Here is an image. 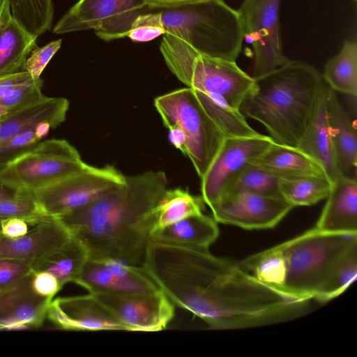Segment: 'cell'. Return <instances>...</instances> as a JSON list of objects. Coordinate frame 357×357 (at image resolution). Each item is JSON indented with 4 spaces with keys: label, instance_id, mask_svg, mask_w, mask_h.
Listing matches in <instances>:
<instances>
[{
    "label": "cell",
    "instance_id": "cell-1",
    "mask_svg": "<svg viewBox=\"0 0 357 357\" xmlns=\"http://www.w3.org/2000/svg\"><path fill=\"white\" fill-rule=\"evenodd\" d=\"M141 267L174 305L212 329L283 322L301 316L307 307L208 248L150 240Z\"/></svg>",
    "mask_w": 357,
    "mask_h": 357
},
{
    "label": "cell",
    "instance_id": "cell-2",
    "mask_svg": "<svg viewBox=\"0 0 357 357\" xmlns=\"http://www.w3.org/2000/svg\"><path fill=\"white\" fill-rule=\"evenodd\" d=\"M167 185L162 171L126 176L120 187L54 218L85 245L90 259H116L140 267L150 241L153 210Z\"/></svg>",
    "mask_w": 357,
    "mask_h": 357
},
{
    "label": "cell",
    "instance_id": "cell-3",
    "mask_svg": "<svg viewBox=\"0 0 357 357\" xmlns=\"http://www.w3.org/2000/svg\"><path fill=\"white\" fill-rule=\"evenodd\" d=\"M254 79L239 111L261 123L274 142L297 147L326 84L321 74L307 63L289 60Z\"/></svg>",
    "mask_w": 357,
    "mask_h": 357
},
{
    "label": "cell",
    "instance_id": "cell-4",
    "mask_svg": "<svg viewBox=\"0 0 357 357\" xmlns=\"http://www.w3.org/2000/svg\"><path fill=\"white\" fill-rule=\"evenodd\" d=\"M162 27L165 33L183 40L198 53L236 61L243 40L237 10L223 0H198L177 4L149 3L132 28Z\"/></svg>",
    "mask_w": 357,
    "mask_h": 357
},
{
    "label": "cell",
    "instance_id": "cell-5",
    "mask_svg": "<svg viewBox=\"0 0 357 357\" xmlns=\"http://www.w3.org/2000/svg\"><path fill=\"white\" fill-rule=\"evenodd\" d=\"M279 246L287 265L282 292L309 301L317 299L335 268L357 251V234L324 232L314 227Z\"/></svg>",
    "mask_w": 357,
    "mask_h": 357
},
{
    "label": "cell",
    "instance_id": "cell-6",
    "mask_svg": "<svg viewBox=\"0 0 357 357\" xmlns=\"http://www.w3.org/2000/svg\"><path fill=\"white\" fill-rule=\"evenodd\" d=\"M160 50L169 70L186 87L215 97L239 110L255 79L234 61L202 55L175 36L165 33Z\"/></svg>",
    "mask_w": 357,
    "mask_h": 357
},
{
    "label": "cell",
    "instance_id": "cell-7",
    "mask_svg": "<svg viewBox=\"0 0 357 357\" xmlns=\"http://www.w3.org/2000/svg\"><path fill=\"white\" fill-rule=\"evenodd\" d=\"M153 105L167 128L176 127L184 135L183 154L201 179L222 146L225 135L204 110L192 89L185 87L158 96Z\"/></svg>",
    "mask_w": 357,
    "mask_h": 357
},
{
    "label": "cell",
    "instance_id": "cell-8",
    "mask_svg": "<svg viewBox=\"0 0 357 357\" xmlns=\"http://www.w3.org/2000/svg\"><path fill=\"white\" fill-rule=\"evenodd\" d=\"M86 165L76 148L66 140L44 139L0 169V184L15 191H31Z\"/></svg>",
    "mask_w": 357,
    "mask_h": 357
},
{
    "label": "cell",
    "instance_id": "cell-9",
    "mask_svg": "<svg viewBox=\"0 0 357 357\" xmlns=\"http://www.w3.org/2000/svg\"><path fill=\"white\" fill-rule=\"evenodd\" d=\"M125 182L126 176L114 166L87 164L62 179L28 192L45 216L56 218L91 204Z\"/></svg>",
    "mask_w": 357,
    "mask_h": 357
},
{
    "label": "cell",
    "instance_id": "cell-10",
    "mask_svg": "<svg viewBox=\"0 0 357 357\" xmlns=\"http://www.w3.org/2000/svg\"><path fill=\"white\" fill-rule=\"evenodd\" d=\"M148 6L149 0H79L58 21L53 33L93 29L105 41L123 38Z\"/></svg>",
    "mask_w": 357,
    "mask_h": 357
},
{
    "label": "cell",
    "instance_id": "cell-11",
    "mask_svg": "<svg viewBox=\"0 0 357 357\" xmlns=\"http://www.w3.org/2000/svg\"><path fill=\"white\" fill-rule=\"evenodd\" d=\"M281 0H243L237 10L243 39L254 51L253 78L286 63L289 59L282 48L279 26Z\"/></svg>",
    "mask_w": 357,
    "mask_h": 357
},
{
    "label": "cell",
    "instance_id": "cell-12",
    "mask_svg": "<svg viewBox=\"0 0 357 357\" xmlns=\"http://www.w3.org/2000/svg\"><path fill=\"white\" fill-rule=\"evenodd\" d=\"M92 294L125 324L129 331H160L167 328L174 317V304L160 289L144 293Z\"/></svg>",
    "mask_w": 357,
    "mask_h": 357
},
{
    "label": "cell",
    "instance_id": "cell-13",
    "mask_svg": "<svg viewBox=\"0 0 357 357\" xmlns=\"http://www.w3.org/2000/svg\"><path fill=\"white\" fill-rule=\"evenodd\" d=\"M293 208L282 197L239 192L222 196L211 210L217 222L263 229L274 227Z\"/></svg>",
    "mask_w": 357,
    "mask_h": 357
},
{
    "label": "cell",
    "instance_id": "cell-14",
    "mask_svg": "<svg viewBox=\"0 0 357 357\" xmlns=\"http://www.w3.org/2000/svg\"><path fill=\"white\" fill-rule=\"evenodd\" d=\"M273 141L259 134L225 138L218 153L201 178L202 197L211 209L222 197L228 181L263 153Z\"/></svg>",
    "mask_w": 357,
    "mask_h": 357
},
{
    "label": "cell",
    "instance_id": "cell-15",
    "mask_svg": "<svg viewBox=\"0 0 357 357\" xmlns=\"http://www.w3.org/2000/svg\"><path fill=\"white\" fill-rule=\"evenodd\" d=\"M47 318L68 331H126L128 328L92 294L52 299Z\"/></svg>",
    "mask_w": 357,
    "mask_h": 357
},
{
    "label": "cell",
    "instance_id": "cell-16",
    "mask_svg": "<svg viewBox=\"0 0 357 357\" xmlns=\"http://www.w3.org/2000/svg\"><path fill=\"white\" fill-rule=\"evenodd\" d=\"M75 284L89 293H144L160 289L140 266L116 259H89Z\"/></svg>",
    "mask_w": 357,
    "mask_h": 357
},
{
    "label": "cell",
    "instance_id": "cell-17",
    "mask_svg": "<svg viewBox=\"0 0 357 357\" xmlns=\"http://www.w3.org/2000/svg\"><path fill=\"white\" fill-rule=\"evenodd\" d=\"M33 272L0 291V331L37 328L47 318L52 298L34 292Z\"/></svg>",
    "mask_w": 357,
    "mask_h": 357
},
{
    "label": "cell",
    "instance_id": "cell-18",
    "mask_svg": "<svg viewBox=\"0 0 357 357\" xmlns=\"http://www.w3.org/2000/svg\"><path fill=\"white\" fill-rule=\"evenodd\" d=\"M70 236L58 220L50 218L36 225L24 236L8 238L0 234V259H17L31 264L63 245Z\"/></svg>",
    "mask_w": 357,
    "mask_h": 357
},
{
    "label": "cell",
    "instance_id": "cell-19",
    "mask_svg": "<svg viewBox=\"0 0 357 357\" xmlns=\"http://www.w3.org/2000/svg\"><path fill=\"white\" fill-rule=\"evenodd\" d=\"M329 87L321 89L307 126L297 148L312 157L324 169L332 183L342 176L335 162L329 131L327 98Z\"/></svg>",
    "mask_w": 357,
    "mask_h": 357
},
{
    "label": "cell",
    "instance_id": "cell-20",
    "mask_svg": "<svg viewBox=\"0 0 357 357\" xmlns=\"http://www.w3.org/2000/svg\"><path fill=\"white\" fill-rule=\"evenodd\" d=\"M315 228L321 231L357 234V182L342 176L331 183Z\"/></svg>",
    "mask_w": 357,
    "mask_h": 357
},
{
    "label": "cell",
    "instance_id": "cell-21",
    "mask_svg": "<svg viewBox=\"0 0 357 357\" xmlns=\"http://www.w3.org/2000/svg\"><path fill=\"white\" fill-rule=\"evenodd\" d=\"M329 131L337 169L350 176L357 165V134L355 121L340 102L337 92L329 88L327 98Z\"/></svg>",
    "mask_w": 357,
    "mask_h": 357
},
{
    "label": "cell",
    "instance_id": "cell-22",
    "mask_svg": "<svg viewBox=\"0 0 357 357\" xmlns=\"http://www.w3.org/2000/svg\"><path fill=\"white\" fill-rule=\"evenodd\" d=\"M70 102L63 97L45 96L41 100L0 119V143L42 122L56 128L66 118Z\"/></svg>",
    "mask_w": 357,
    "mask_h": 357
},
{
    "label": "cell",
    "instance_id": "cell-23",
    "mask_svg": "<svg viewBox=\"0 0 357 357\" xmlns=\"http://www.w3.org/2000/svg\"><path fill=\"white\" fill-rule=\"evenodd\" d=\"M250 163L280 178L306 176L327 178L323 167L307 153L297 147L274 142Z\"/></svg>",
    "mask_w": 357,
    "mask_h": 357
},
{
    "label": "cell",
    "instance_id": "cell-24",
    "mask_svg": "<svg viewBox=\"0 0 357 357\" xmlns=\"http://www.w3.org/2000/svg\"><path fill=\"white\" fill-rule=\"evenodd\" d=\"M89 259V251L76 237L45 254L30 265L33 272L46 271L53 274L63 286L75 282Z\"/></svg>",
    "mask_w": 357,
    "mask_h": 357
},
{
    "label": "cell",
    "instance_id": "cell-25",
    "mask_svg": "<svg viewBox=\"0 0 357 357\" xmlns=\"http://www.w3.org/2000/svg\"><path fill=\"white\" fill-rule=\"evenodd\" d=\"M218 236L219 229L215 220L213 217L201 213L151 233L150 239L208 249Z\"/></svg>",
    "mask_w": 357,
    "mask_h": 357
},
{
    "label": "cell",
    "instance_id": "cell-26",
    "mask_svg": "<svg viewBox=\"0 0 357 357\" xmlns=\"http://www.w3.org/2000/svg\"><path fill=\"white\" fill-rule=\"evenodd\" d=\"M37 38L12 16L0 24V75L25 70L29 54L37 47Z\"/></svg>",
    "mask_w": 357,
    "mask_h": 357
},
{
    "label": "cell",
    "instance_id": "cell-27",
    "mask_svg": "<svg viewBox=\"0 0 357 357\" xmlns=\"http://www.w3.org/2000/svg\"><path fill=\"white\" fill-rule=\"evenodd\" d=\"M322 77L335 92L356 98L357 96V43L345 41L340 51L326 62Z\"/></svg>",
    "mask_w": 357,
    "mask_h": 357
},
{
    "label": "cell",
    "instance_id": "cell-28",
    "mask_svg": "<svg viewBox=\"0 0 357 357\" xmlns=\"http://www.w3.org/2000/svg\"><path fill=\"white\" fill-rule=\"evenodd\" d=\"M204 206L202 196L193 195L181 188H167L153 210L155 219L151 234L188 217L203 213Z\"/></svg>",
    "mask_w": 357,
    "mask_h": 357
},
{
    "label": "cell",
    "instance_id": "cell-29",
    "mask_svg": "<svg viewBox=\"0 0 357 357\" xmlns=\"http://www.w3.org/2000/svg\"><path fill=\"white\" fill-rule=\"evenodd\" d=\"M194 91L204 110L225 138L253 137L260 134L248 123L245 117L239 110L206 93L197 90Z\"/></svg>",
    "mask_w": 357,
    "mask_h": 357
},
{
    "label": "cell",
    "instance_id": "cell-30",
    "mask_svg": "<svg viewBox=\"0 0 357 357\" xmlns=\"http://www.w3.org/2000/svg\"><path fill=\"white\" fill-rule=\"evenodd\" d=\"M238 264L259 281L283 293L287 265L279 245L247 257Z\"/></svg>",
    "mask_w": 357,
    "mask_h": 357
},
{
    "label": "cell",
    "instance_id": "cell-31",
    "mask_svg": "<svg viewBox=\"0 0 357 357\" xmlns=\"http://www.w3.org/2000/svg\"><path fill=\"white\" fill-rule=\"evenodd\" d=\"M331 183L326 177L279 178V190L282 198L293 207L311 206L326 199Z\"/></svg>",
    "mask_w": 357,
    "mask_h": 357
},
{
    "label": "cell",
    "instance_id": "cell-32",
    "mask_svg": "<svg viewBox=\"0 0 357 357\" xmlns=\"http://www.w3.org/2000/svg\"><path fill=\"white\" fill-rule=\"evenodd\" d=\"M239 192L282 197L279 178L252 163L247 164L228 181L222 196Z\"/></svg>",
    "mask_w": 357,
    "mask_h": 357
},
{
    "label": "cell",
    "instance_id": "cell-33",
    "mask_svg": "<svg viewBox=\"0 0 357 357\" xmlns=\"http://www.w3.org/2000/svg\"><path fill=\"white\" fill-rule=\"evenodd\" d=\"M12 17L24 29L38 37L52 28V0H9Z\"/></svg>",
    "mask_w": 357,
    "mask_h": 357
},
{
    "label": "cell",
    "instance_id": "cell-34",
    "mask_svg": "<svg viewBox=\"0 0 357 357\" xmlns=\"http://www.w3.org/2000/svg\"><path fill=\"white\" fill-rule=\"evenodd\" d=\"M56 127L50 122H42L27 129L11 139L0 143V169L34 148L45 139L51 129Z\"/></svg>",
    "mask_w": 357,
    "mask_h": 357
},
{
    "label": "cell",
    "instance_id": "cell-35",
    "mask_svg": "<svg viewBox=\"0 0 357 357\" xmlns=\"http://www.w3.org/2000/svg\"><path fill=\"white\" fill-rule=\"evenodd\" d=\"M17 218L35 226L50 218L45 216L28 191H16L14 197L0 199V219Z\"/></svg>",
    "mask_w": 357,
    "mask_h": 357
},
{
    "label": "cell",
    "instance_id": "cell-36",
    "mask_svg": "<svg viewBox=\"0 0 357 357\" xmlns=\"http://www.w3.org/2000/svg\"><path fill=\"white\" fill-rule=\"evenodd\" d=\"M356 278L357 251H355L335 268L317 301L324 303L337 297L354 283Z\"/></svg>",
    "mask_w": 357,
    "mask_h": 357
},
{
    "label": "cell",
    "instance_id": "cell-37",
    "mask_svg": "<svg viewBox=\"0 0 357 357\" xmlns=\"http://www.w3.org/2000/svg\"><path fill=\"white\" fill-rule=\"evenodd\" d=\"M43 80L32 79L0 98V119L44 98Z\"/></svg>",
    "mask_w": 357,
    "mask_h": 357
},
{
    "label": "cell",
    "instance_id": "cell-38",
    "mask_svg": "<svg viewBox=\"0 0 357 357\" xmlns=\"http://www.w3.org/2000/svg\"><path fill=\"white\" fill-rule=\"evenodd\" d=\"M62 40L52 41L43 47H36L28 57L25 70L28 72L34 80L40 78V75L53 56L60 49Z\"/></svg>",
    "mask_w": 357,
    "mask_h": 357
},
{
    "label": "cell",
    "instance_id": "cell-39",
    "mask_svg": "<svg viewBox=\"0 0 357 357\" xmlns=\"http://www.w3.org/2000/svg\"><path fill=\"white\" fill-rule=\"evenodd\" d=\"M31 272V265L28 262L0 259V291Z\"/></svg>",
    "mask_w": 357,
    "mask_h": 357
},
{
    "label": "cell",
    "instance_id": "cell-40",
    "mask_svg": "<svg viewBox=\"0 0 357 357\" xmlns=\"http://www.w3.org/2000/svg\"><path fill=\"white\" fill-rule=\"evenodd\" d=\"M31 287L38 295L53 299L63 287L52 273L46 271L33 272Z\"/></svg>",
    "mask_w": 357,
    "mask_h": 357
},
{
    "label": "cell",
    "instance_id": "cell-41",
    "mask_svg": "<svg viewBox=\"0 0 357 357\" xmlns=\"http://www.w3.org/2000/svg\"><path fill=\"white\" fill-rule=\"evenodd\" d=\"M165 34V31L159 26L143 24L132 28L127 37L134 42H147Z\"/></svg>",
    "mask_w": 357,
    "mask_h": 357
},
{
    "label": "cell",
    "instance_id": "cell-42",
    "mask_svg": "<svg viewBox=\"0 0 357 357\" xmlns=\"http://www.w3.org/2000/svg\"><path fill=\"white\" fill-rule=\"evenodd\" d=\"M32 79L26 70L0 75V98Z\"/></svg>",
    "mask_w": 357,
    "mask_h": 357
},
{
    "label": "cell",
    "instance_id": "cell-43",
    "mask_svg": "<svg viewBox=\"0 0 357 357\" xmlns=\"http://www.w3.org/2000/svg\"><path fill=\"white\" fill-rule=\"evenodd\" d=\"M29 225L25 220L20 218L3 219L1 233L8 238H17L24 236L29 231Z\"/></svg>",
    "mask_w": 357,
    "mask_h": 357
},
{
    "label": "cell",
    "instance_id": "cell-44",
    "mask_svg": "<svg viewBox=\"0 0 357 357\" xmlns=\"http://www.w3.org/2000/svg\"><path fill=\"white\" fill-rule=\"evenodd\" d=\"M10 16L9 0H0V24Z\"/></svg>",
    "mask_w": 357,
    "mask_h": 357
},
{
    "label": "cell",
    "instance_id": "cell-45",
    "mask_svg": "<svg viewBox=\"0 0 357 357\" xmlns=\"http://www.w3.org/2000/svg\"><path fill=\"white\" fill-rule=\"evenodd\" d=\"M198 0H149V3L157 5H169L190 2Z\"/></svg>",
    "mask_w": 357,
    "mask_h": 357
},
{
    "label": "cell",
    "instance_id": "cell-46",
    "mask_svg": "<svg viewBox=\"0 0 357 357\" xmlns=\"http://www.w3.org/2000/svg\"><path fill=\"white\" fill-rule=\"evenodd\" d=\"M16 191L0 184V199H8L15 196Z\"/></svg>",
    "mask_w": 357,
    "mask_h": 357
},
{
    "label": "cell",
    "instance_id": "cell-47",
    "mask_svg": "<svg viewBox=\"0 0 357 357\" xmlns=\"http://www.w3.org/2000/svg\"><path fill=\"white\" fill-rule=\"evenodd\" d=\"M1 220H1V219H0V234H1Z\"/></svg>",
    "mask_w": 357,
    "mask_h": 357
},
{
    "label": "cell",
    "instance_id": "cell-48",
    "mask_svg": "<svg viewBox=\"0 0 357 357\" xmlns=\"http://www.w3.org/2000/svg\"><path fill=\"white\" fill-rule=\"evenodd\" d=\"M352 1H356V0H352Z\"/></svg>",
    "mask_w": 357,
    "mask_h": 357
}]
</instances>
